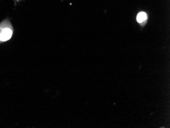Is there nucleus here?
Segmentation results:
<instances>
[{"label": "nucleus", "instance_id": "nucleus-1", "mask_svg": "<svg viewBox=\"0 0 170 128\" xmlns=\"http://www.w3.org/2000/svg\"><path fill=\"white\" fill-rule=\"evenodd\" d=\"M12 35V31L8 28H6L3 29L1 33H0V41H7L10 39Z\"/></svg>", "mask_w": 170, "mask_h": 128}, {"label": "nucleus", "instance_id": "nucleus-2", "mask_svg": "<svg viewBox=\"0 0 170 128\" xmlns=\"http://www.w3.org/2000/svg\"><path fill=\"white\" fill-rule=\"evenodd\" d=\"M147 14L145 12L139 13L137 17V20L139 22H142L147 19Z\"/></svg>", "mask_w": 170, "mask_h": 128}]
</instances>
